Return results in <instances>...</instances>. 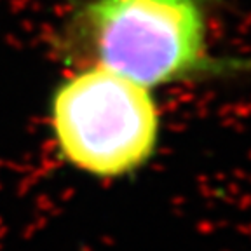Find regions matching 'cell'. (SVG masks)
Returning a JSON list of instances; mask_svg holds the SVG:
<instances>
[{"mask_svg": "<svg viewBox=\"0 0 251 251\" xmlns=\"http://www.w3.org/2000/svg\"><path fill=\"white\" fill-rule=\"evenodd\" d=\"M49 117L59 155L96 178H121L145 166L161 127L149 87L101 67L63 80Z\"/></svg>", "mask_w": 251, "mask_h": 251, "instance_id": "2", "label": "cell"}, {"mask_svg": "<svg viewBox=\"0 0 251 251\" xmlns=\"http://www.w3.org/2000/svg\"><path fill=\"white\" fill-rule=\"evenodd\" d=\"M58 51L145 87L230 68L208 52L202 0H86L61 28Z\"/></svg>", "mask_w": 251, "mask_h": 251, "instance_id": "1", "label": "cell"}]
</instances>
